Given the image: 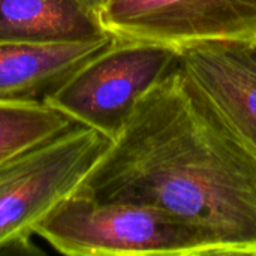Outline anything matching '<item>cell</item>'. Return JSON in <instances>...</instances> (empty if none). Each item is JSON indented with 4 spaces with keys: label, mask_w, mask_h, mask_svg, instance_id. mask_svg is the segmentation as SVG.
I'll list each match as a JSON object with an SVG mask.
<instances>
[{
    "label": "cell",
    "mask_w": 256,
    "mask_h": 256,
    "mask_svg": "<svg viewBox=\"0 0 256 256\" xmlns=\"http://www.w3.org/2000/svg\"><path fill=\"white\" fill-rule=\"evenodd\" d=\"M80 194L150 206L256 255V147L178 64L136 102Z\"/></svg>",
    "instance_id": "1"
},
{
    "label": "cell",
    "mask_w": 256,
    "mask_h": 256,
    "mask_svg": "<svg viewBox=\"0 0 256 256\" xmlns=\"http://www.w3.org/2000/svg\"><path fill=\"white\" fill-rule=\"evenodd\" d=\"M54 250L72 256L226 255L206 231L150 206L96 201L75 192L34 228Z\"/></svg>",
    "instance_id": "2"
},
{
    "label": "cell",
    "mask_w": 256,
    "mask_h": 256,
    "mask_svg": "<svg viewBox=\"0 0 256 256\" xmlns=\"http://www.w3.org/2000/svg\"><path fill=\"white\" fill-rule=\"evenodd\" d=\"M111 142L78 124L0 166V252L27 246L39 222L78 192Z\"/></svg>",
    "instance_id": "3"
},
{
    "label": "cell",
    "mask_w": 256,
    "mask_h": 256,
    "mask_svg": "<svg viewBox=\"0 0 256 256\" xmlns=\"http://www.w3.org/2000/svg\"><path fill=\"white\" fill-rule=\"evenodd\" d=\"M182 51L117 38L84 63L48 105L114 140L140 98L180 64Z\"/></svg>",
    "instance_id": "4"
},
{
    "label": "cell",
    "mask_w": 256,
    "mask_h": 256,
    "mask_svg": "<svg viewBox=\"0 0 256 256\" xmlns=\"http://www.w3.org/2000/svg\"><path fill=\"white\" fill-rule=\"evenodd\" d=\"M99 18L117 38L178 51L201 44H256V0H105Z\"/></svg>",
    "instance_id": "5"
},
{
    "label": "cell",
    "mask_w": 256,
    "mask_h": 256,
    "mask_svg": "<svg viewBox=\"0 0 256 256\" xmlns=\"http://www.w3.org/2000/svg\"><path fill=\"white\" fill-rule=\"evenodd\" d=\"M180 66L220 114L256 147V44H201Z\"/></svg>",
    "instance_id": "6"
},
{
    "label": "cell",
    "mask_w": 256,
    "mask_h": 256,
    "mask_svg": "<svg viewBox=\"0 0 256 256\" xmlns=\"http://www.w3.org/2000/svg\"><path fill=\"white\" fill-rule=\"evenodd\" d=\"M117 36L88 42H0V104H46L92 57Z\"/></svg>",
    "instance_id": "7"
},
{
    "label": "cell",
    "mask_w": 256,
    "mask_h": 256,
    "mask_svg": "<svg viewBox=\"0 0 256 256\" xmlns=\"http://www.w3.org/2000/svg\"><path fill=\"white\" fill-rule=\"evenodd\" d=\"M110 36L99 14L82 0H0V42L66 44Z\"/></svg>",
    "instance_id": "8"
},
{
    "label": "cell",
    "mask_w": 256,
    "mask_h": 256,
    "mask_svg": "<svg viewBox=\"0 0 256 256\" xmlns=\"http://www.w3.org/2000/svg\"><path fill=\"white\" fill-rule=\"evenodd\" d=\"M78 124L48 104H0V166Z\"/></svg>",
    "instance_id": "9"
},
{
    "label": "cell",
    "mask_w": 256,
    "mask_h": 256,
    "mask_svg": "<svg viewBox=\"0 0 256 256\" xmlns=\"http://www.w3.org/2000/svg\"><path fill=\"white\" fill-rule=\"evenodd\" d=\"M82 2H86L92 9H94L98 14H99V10H100V8L104 6V3H105V0H82Z\"/></svg>",
    "instance_id": "10"
}]
</instances>
